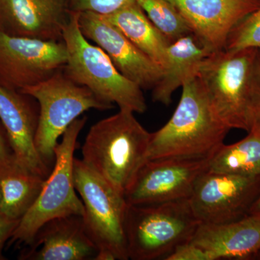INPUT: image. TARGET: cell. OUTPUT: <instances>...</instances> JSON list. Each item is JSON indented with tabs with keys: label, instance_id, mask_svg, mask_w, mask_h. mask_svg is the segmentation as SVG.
Instances as JSON below:
<instances>
[{
	"label": "cell",
	"instance_id": "1",
	"mask_svg": "<svg viewBox=\"0 0 260 260\" xmlns=\"http://www.w3.org/2000/svg\"><path fill=\"white\" fill-rule=\"evenodd\" d=\"M180 101L167 124L151 133L147 160L210 158L231 129L215 114L198 75L181 87Z\"/></svg>",
	"mask_w": 260,
	"mask_h": 260
},
{
	"label": "cell",
	"instance_id": "2",
	"mask_svg": "<svg viewBox=\"0 0 260 260\" xmlns=\"http://www.w3.org/2000/svg\"><path fill=\"white\" fill-rule=\"evenodd\" d=\"M151 133L126 109L98 121L82 147V160L124 195L147 160Z\"/></svg>",
	"mask_w": 260,
	"mask_h": 260
},
{
	"label": "cell",
	"instance_id": "3",
	"mask_svg": "<svg viewBox=\"0 0 260 260\" xmlns=\"http://www.w3.org/2000/svg\"><path fill=\"white\" fill-rule=\"evenodd\" d=\"M79 16L80 13L70 12L63 30L62 41L68 50L63 71L102 102L143 114L147 104L143 89L121 74L105 51L88 42L80 30Z\"/></svg>",
	"mask_w": 260,
	"mask_h": 260
},
{
	"label": "cell",
	"instance_id": "4",
	"mask_svg": "<svg viewBox=\"0 0 260 260\" xmlns=\"http://www.w3.org/2000/svg\"><path fill=\"white\" fill-rule=\"evenodd\" d=\"M258 49H225L210 53L198 77L219 119L228 127L251 128L253 77Z\"/></svg>",
	"mask_w": 260,
	"mask_h": 260
},
{
	"label": "cell",
	"instance_id": "5",
	"mask_svg": "<svg viewBox=\"0 0 260 260\" xmlns=\"http://www.w3.org/2000/svg\"><path fill=\"white\" fill-rule=\"evenodd\" d=\"M200 224L189 199L128 205L124 222L128 257L166 259L177 246L190 242Z\"/></svg>",
	"mask_w": 260,
	"mask_h": 260
},
{
	"label": "cell",
	"instance_id": "6",
	"mask_svg": "<svg viewBox=\"0 0 260 260\" xmlns=\"http://www.w3.org/2000/svg\"><path fill=\"white\" fill-rule=\"evenodd\" d=\"M30 95L39 105L36 148L43 161L52 169L55 148L68 126L90 109L108 110L114 106L102 102L83 85L70 79L63 69L47 80L20 90Z\"/></svg>",
	"mask_w": 260,
	"mask_h": 260
},
{
	"label": "cell",
	"instance_id": "7",
	"mask_svg": "<svg viewBox=\"0 0 260 260\" xmlns=\"http://www.w3.org/2000/svg\"><path fill=\"white\" fill-rule=\"evenodd\" d=\"M75 190L84 207V225L97 246L95 260H126L124 222L127 203L105 179L85 162L75 158L73 164Z\"/></svg>",
	"mask_w": 260,
	"mask_h": 260
},
{
	"label": "cell",
	"instance_id": "8",
	"mask_svg": "<svg viewBox=\"0 0 260 260\" xmlns=\"http://www.w3.org/2000/svg\"><path fill=\"white\" fill-rule=\"evenodd\" d=\"M87 121L86 116L75 119L56 145L55 162L46 179L42 191L30 209L20 219L9 242L30 245L44 223L59 217L83 216V202L76 194L73 164L78 135Z\"/></svg>",
	"mask_w": 260,
	"mask_h": 260
},
{
	"label": "cell",
	"instance_id": "9",
	"mask_svg": "<svg viewBox=\"0 0 260 260\" xmlns=\"http://www.w3.org/2000/svg\"><path fill=\"white\" fill-rule=\"evenodd\" d=\"M259 194L260 177L207 169L196 181L189 201L200 223L223 224L249 215Z\"/></svg>",
	"mask_w": 260,
	"mask_h": 260
},
{
	"label": "cell",
	"instance_id": "10",
	"mask_svg": "<svg viewBox=\"0 0 260 260\" xmlns=\"http://www.w3.org/2000/svg\"><path fill=\"white\" fill-rule=\"evenodd\" d=\"M67 61L62 40L13 37L0 31V86L20 91L47 80L63 69Z\"/></svg>",
	"mask_w": 260,
	"mask_h": 260
},
{
	"label": "cell",
	"instance_id": "11",
	"mask_svg": "<svg viewBox=\"0 0 260 260\" xmlns=\"http://www.w3.org/2000/svg\"><path fill=\"white\" fill-rule=\"evenodd\" d=\"M210 158H162L147 160L124 194L127 205H154L189 199Z\"/></svg>",
	"mask_w": 260,
	"mask_h": 260
},
{
	"label": "cell",
	"instance_id": "12",
	"mask_svg": "<svg viewBox=\"0 0 260 260\" xmlns=\"http://www.w3.org/2000/svg\"><path fill=\"white\" fill-rule=\"evenodd\" d=\"M80 30L85 37L105 51L116 69L143 90H153L162 69L145 54L105 16L80 13Z\"/></svg>",
	"mask_w": 260,
	"mask_h": 260
},
{
	"label": "cell",
	"instance_id": "13",
	"mask_svg": "<svg viewBox=\"0 0 260 260\" xmlns=\"http://www.w3.org/2000/svg\"><path fill=\"white\" fill-rule=\"evenodd\" d=\"M193 35L210 52L224 49L238 23L260 7V0H169Z\"/></svg>",
	"mask_w": 260,
	"mask_h": 260
},
{
	"label": "cell",
	"instance_id": "14",
	"mask_svg": "<svg viewBox=\"0 0 260 260\" xmlns=\"http://www.w3.org/2000/svg\"><path fill=\"white\" fill-rule=\"evenodd\" d=\"M39 105L27 94L0 86V121L18 164L47 179L51 169L44 164L35 145Z\"/></svg>",
	"mask_w": 260,
	"mask_h": 260
},
{
	"label": "cell",
	"instance_id": "15",
	"mask_svg": "<svg viewBox=\"0 0 260 260\" xmlns=\"http://www.w3.org/2000/svg\"><path fill=\"white\" fill-rule=\"evenodd\" d=\"M68 0H0V31L13 37L62 40Z\"/></svg>",
	"mask_w": 260,
	"mask_h": 260
},
{
	"label": "cell",
	"instance_id": "16",
	"mask_svg": "<svg viewBox=\"0 0 260 260\" xmlns=\"http://www.w3.org/2000/svg\"><path fill=\"white\" fill-rule=\"evenodd\" d=\"M23 260H95L99 249L85 230L83 216L52 219L38 231Z\"/></svg>",
	"mask_w": 260,
	"mask_h": 260
},
{
	"label": "cell",
	"instance_id": "17",
	"mask_svg": "<svg viewBox=\"0 0 260 260\" xmlns=\"http://www.w3.org/2000/svg\"><path fill=\"white\" fill-rule=\"evenodd\" d=\"M191 242L211 260H254L260 252V213L231 223H200Z\"/></svg>",
	"mask_w": 260,
	"mask_h": 260
},
{
	"label": "cell",
	"instance_id": "18",
	"mask_svg": "<svg viewBox=\"0 0 260 260\" xmlns=\"http://www.w3.org/2000/svg\"><path fill=\"white\" fill-rule=\"evenodd\" d=\"M210 53L192 34L171 43L161 77L152 90L154 102L169 106L173 93L198 75L200 65Z\"/></svg>",
	"mask_w": 260,
	"mask_h": 260
},
{
	"label": "cell",
	"instance_id": "19",
	"mask_svg": "<svg viewBox=\"0 0 260 260\" xmlns=\"http://www.w3.org/2000/svg\"><path fill=\"white\" fill-rule=\"evenodd\" d=\"M104 16L162 68L171 42L150 21L137 2Z\"/></svg>",
	"mask_w": 260,
	"mask_h": 260
},
{
	"label": "cell",
	"instance_id": "20",
	"mask_svg": "<svg viewBox=\"0 0 260 260\" xmlns=\"http://www.w3.org/2000/svg\"><path fill=\"white\" fill-rule=\"evenodd\" d=\"M45 180L14 159L8 167L0 169V210L10 218L20 220L37 201Z\"/></svg>",
	"mask_w": 260,
	"mask_h": 260
},
{
	"label": "cell",
	"instance_id": "21",
	"mask_svg": "<svg viewBox=\"0 0 260 260\" xmlns=\"http://www.w3.org/2000/svg\"><path fill=\"white\" fill-rule=\"evenodd\" d=\"M208 170L260 177V136L248 133L244 139L221 145L210 157Z\"/></svg>",
	"mask_w": 260,
	"mask_h": 260
},
{
	"label": "cell",
	"instance_id": "22",
	"mask_svg": "<svg viewBox=\"0 0 260 260\" xmlns=\"http://www.w3.org/2000/svg\"><path fill=\"white\" fill-rule=\"evenodd\" d=\"M153 25L171 43L192 34L185 19L169 0H136Z\"/></svg>",
	"mask_w": 260,
	"mask_h": 260
},
{
	"label": "cell",
	"instance_id": "23",
	"mask_svg": "<svg viewBox=\"0 0 260 260\" xmlns=\"http://www.w3.org/2000/svg\"><path fill=\"white\" fill-rule=\"evenodd\" d=\"M247 48H260V7L233 29L224 49L237 51Z\"/></svg>",
	"mask_w": 260,
	"mask_h": 260
},
{
	"label": "cell",
	"instance_id": "24",
	"mask_svg": "<svg viewBox=\"0 0 260 260\" xmlns=\"http://www.w3.org/2000/svg\"><path fill=\"white\" fill-rule=\"evenodd\" d=\"M135 2L136 0H68V5L70 12L108 15Z\"/></svg>",
	"mask_w": 260,
	"mask_h": 260
},
{
	"label": "cell",
	"instance_id": "25",
	"mask_svg": "<svg viewBox=\"0 0 260 260\" xmlns=\"http://www.w3.org/2000/svg\"><path fill=\"white\" fill-rule=\"evenodd\" d=\"M249 133L260 136V48L258 49L253 77L252 109Z\"/></svg>",
	"mask_w": 260,
	"mask_h": 260
},
{
	"label": "cell",
	"instance_id": "26",
	"mask_svg": "<svg viewBox=\"0 0 260 260\" xmlns=\"http://www.w3.org/2000/svg\"><path fill=\"white\" fill-rule=\"evenodd\" d=\"M165 260H211L206 251L194 243L181 244L166 258Z\"/></svg>",
	"mask_w": 260,
	"mask_h": 260
},
{
	"label": "cell",
	"instance_id": "27",
	"mask_svg": "<svg viewBox=\"0 0 260 260\" xmlns=\"http://www.w3.org/2000/svg\"><path fill=\"white\" fill-rule=\"evenodd\" d=\"M20 220L10 218L0 210V260L5 259L3 249L9 242Z\"/></svg>",
	"mask_w": 260,
	"mask_h": 260
},
{
	"label": "cell",
	"instance_id": "28",
	"mask_svg": "<svg viewBox=\"0 0 260 260\" xmlns=\"http://www.w3.org/2000/svg\"><path fill=\"white\" fill-rule=\"evenodd\" d=\"M8 137L3 124H0V169L8 167L14 160Z\"/></svg>",
	"mask_w": 260,
	"mask_h": 260
},
{
	"label": "cell",
	"instance_id": "29",
	"mask_svg": "<svg viewBox=\"0 0 260 260\" xmlns=\"http://www.w3.org/2000/svg\"><path fill=\"white\" fill-rule=\"evenodd\" d=\"M260 213V194L251 208L250 213Z\"/></svg>",
	"mask_w": 260,
	"mask_h": 260
},
{
	"label": "cell",
	"instance_id": "30",
	"mask_svg": "<svg viewBox=\"0 0 260 260\" xmlns=\"http://www.w3.org/2000/svg\"><path fill=\"white\" fill-rule=\"evenodd\" d=\"M254 259L260 260V252L254 257Z\"/></svg>",
	"mask_w": 260,
	"mask_h": 260
},
{
	"label": "cell",
	"instance_id": "31",
	"mask_svg": "<svg viewBox=\"0 0 260 260\" xmlns=\"http://www.w3.org/2000/svg\"><path fill=\"white\" fill-rule=\"evenodd\" d=\"M2 203V193H1V188H0V207H1Z\"/></svg>",
	"mask_w": 260,
	"mask_h": 260
}]
</instances>
